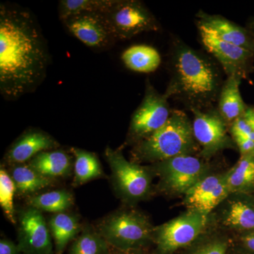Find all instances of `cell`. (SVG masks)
<instances>
[{
  "label": "cell",
  "instance_id": "obj_21",
  "mask_svg": "<svg viewBox=\"0 0 254 254\" xmlns=\"http://www.w3.org/2000/svg\"><path fill=\"white\" fill-rule=\"evenodd\" d=\"M73 158V185L79 186L103 176L101 164L95 153L78 148H71Z\"/></svg>",
  "mask_w": 254,
  "mask_h": 254
},
{
  "label": "cell",
  "instance_id": "obj_32",
  "mask_svg": "<svg viewBox=\"0 0 254 254\" xmlns=\"http://www.w3.org/2000/svg\"><path fill=\"white\" fill-rule=\"evenodd\" d=\"M234 139L242 156L254 155V141L245 137H235Z\"/></svg>",
  "mask_w": 254,
  "mask_h": 254
},
{
  "label": "cell",
  "instance_id": "obj_8",
  "mask_svg": "<svg viewBox=\"0 0 254 254\" xmlns=\"http://www.w3.org/2000/svg\"><path fill=\"white\" fill-rule=\"evenodd\" d=\"M207 223L206 214L191 210L155 230L157 254H173L191 245Z\"/></svg>",
  "mask_w": 254,
  "mask_h": 254
},
{
  "label": "cell",
  "instance_id": "obj_23",
  "mask_svg": "<svg viewBox=\"0 0 254 254\" xmlns=\"http://www.w3.org/2000/svg\"><path fill=\"white\" fill-rule=\"evenodd\" d=\"M111 247L101 235L86 227L73 241L68 254H110Z\"/></svg>",
  "mask_w": 254,
  "mask_h": 254
},
{
  "label": "cell",
  "instance_id": "obj_4",
  "mask_svg": "<svg viewBox=\"0 0 254 254\" xmlns=\"http://www.w3.org/2000/svg\"><path fill=\"white\" fill-rule=\"evenodd\" d=\"M98 231L110 247L118 250H145L154 242L155 230L149 220L133 210L110 214L100 222Z\"/></svg>",
  "mask_w": 254,
  "mask_h": 254
},
{
  "label": "cell",
  "instance_id": "obj_18",
  "mask_svg": "<svg viewBox=\"0 0 254 254\" xmlns=\"http://www.w3.org/2000/svg\"><path fill=\"white\" fill-rule=\"evenodd\" d=\"M48 227L56 254H63L68 244L76 238L82 230L77 217L66 212L52 215Z\"/></svg>",
  "mask_w": 254,
  "mask_h": 254
},
{
  "label": "cell",
  "instance_id": "obj_28",
  "mask_svg": "<svg viewBox=\"0 0 254 254\" xmlns=\"http://www.w3.org/2000/svg\"><path fill=\"white\" fill-rule=\"evenodd\" d=\"M16 186L8 172L2 167L0 170V205L6 218L13 224H16L14 205Z\"/></svg>",
  "mask_w": 254,
  "mask_h": 254
},
{
  "label": "cell",
  "instance_id": "obj_30",
  "mask_svg": "<svg viewBox=\"0 0 254 254\" xmlns=\"http://www.w3.org/2000/svg\"><path fill=\"white\" fill-rule=\"evenodd\" d=\"M228 248L226 240L214 239L195 246L189 254H227Z\"/></svg>",
  "mask_w": 254,
  "mask_h": 254
},
{
  "label": "cell",
  "instance_id": "obj_34",
  "mask_svg": "<svg viewBox=\"0 0 254 254\" xmlns=\"http://www.w3.org/2000/svg\"><path fill=\"white\" fill-rule=\"evenodd\" d=\"M241 240L245 250L250 254H254V232L242 237Z\"/></svg>",
  "mask_w": 254,
  "mask_h": 254
},
{
  "label": "cell",
  "instance_id": "obj_9",
  "mask_svg": "<svg viewBox=\"0 0 254 254\" xmlns=\"http://www.w3.org/2000/svg\"><path fill=\"white\" fill-rule=\"evenodd\" d=\"M200 41L209 55L221 66L226 77L248 79L254 70V53L219 39L203 26L196 25Z\"/></svg>",
  "mask_w": 254,
  "mask_h": 254
},
{
  "label": "cell",
  "instance_id": "obj_5",
  "mask_svg": "<svg viewBox=\"0 0 254 254\" xmlns=\"http://www.w3.org/2000/svg\"><path fill=\"white\" fill-rule=\"evenodd\" d=\"M168 100L166 95L159 93L147 78L144 96L132 115L126 143L136 144L165 125L173 110Z\"/></svg>",
  "mask_w": 254,
  "mask_h": 254
},
{
  "label": "cell",
  "instance_id": "obj_12",
  "mask_svg": "<svg viewBox=\"0 0 254 254\" xmlns=\"http://www.w3.org/2000/svg\"><path fill=\"white\" fill-rule=\"evenodd\" d=\"M63 23L73 36L92 50L110 49L118 41L105 14L82 13Z\"/></svg>",
  "mask_w": 254,
  "mask_h": 254
},
{
  "label": "cell",
  "instance_id": "obj_37",
  "mask_svg": "<svg viewBox=\"0 0 254 254\" xmlns=\"http://www.w3.org/2000/svg\"><path fill=\"white\" fill-rule=\"evenodd\" d=\"M247 28L250 30V31L252 33V36H253L254 38V19L252 20V21L247 24Z\"/></svg>",
  "mask_w": 254,
  "mask_h": 254
},
{
  "label": "cell",
  "instance_id": "obj_2",
  "mask_svg": "<svg viewBox=\"0 0 254 254\" xmlns=\"http://www.w3.org/2000/svg\"><path fill=\"white\" fill-rule=\"evenodd\" d=\"M168 65L170 79L164 93L169 99L181 102L190 111L217 108L226 78L221 66L211 55L193 49L173 36Z\"/></svg>",
  "mask_w": 254,
  "mask_h": 254
},
{
  "label": "cell",
  "instance_id": "obj_26",
  "mask_svg": "<svg viewBox=\"0 0 254 254\" xmlns=\"http://www.w3.org/2000/svg\"><path fill=\"white\" fill-rule=\"evenodd\" d=\"M225 222L239 230H254V209L243 202H233L225 213Z\"/></svg>",
  "mask_w": 254,
  "mask_h": 254
},
{
  "label": "cell",
  "instance_id": "obj_31",
  "mask_svg": "<svg viewBox=\"0 0 254 254\" xmlns=\"http://www.w3.org/2000/svg\"><path fill=\"white\" fill-rule=\"evenodd\" d=\"M230 128H231L232 134L234 138L235 137H245V138H250L252 141H254L253 129L244 115L237 119L232 124Z\"/></svg>",
  "mask_w": 254,
  "mask_h": 254
},
{
  "label": "cell",
  "instance_id": "obj_22",
  "mask_svg": "<svg viewBox=\"0 0 254 254\" xmlns=\"http://www.w3.org/2000/svg\"><path fill=\"white\" fill-rule=\"evenodd\" d=\"M28 205L41 212L59 213L66 212L73 204V196L66 190L46 192L28 199Z\"/></svg>",
  "mask_w": 254,
  "mask_h": 254
},
{
  "label": "cell",
  "instance_id": "obj_3",
  "mask_svg": "<svg viewBox=\"0 0 254 254\" xmlns=\"http://www.w3.org/2000/svg\"><path fill=\"white\" fill-rule=\"evenodd\" d=\"M196 144L187 114L173 110L165 125L134 144L132 156L138 162L160 163L179 155L193 154Z\"/></svg>",
  "mask_w": 254,
  "mask_h": 254
},
{
  "label": "cell",
  "instance_id": "obj_11",
  "mask_svg": "<svg viewBox=\"0 0 254 254\" xmlns=\"http://www.w3.org/2000/svg\"><path fill=\"white\" fill-rule=\"evenodd\" d=\"M195 141L201 147V155L210 158L220 150L232 148L233 142L227 134L228 125L217 108L206 110H190Z\"/></svg>",
  "mask_w": 254,
  "mask_h": 254
},
{
  "label": "cell",
  "instance_id": "obj_16",
  "mask_svg": "<svg viewBox=\"0 0 254 254\" xmlns=\"http://www.w3.org/2000/svg\"><path fill=\"white\" fill-rule=\"evenodd\" d=\"M242 81L235 76L226 77L219 96L217 109L228 126L243 116L248 108L240 91Z\"/></svg>",
  "mask_w": 254,
  "mask_h": 254
},
{
  "label": "cell",
  "instance_id": "obj_15",
  "mask_svg": "<svg viewBox=\"0 0 254 254\" xmlns=\"http://www.w3.org/2000/svg\"><path fill=\"white\" fill-rule=\"evenodd\" d=\"M195 17L196 25L206 28L219 39L254 53V38L247 27H242L220 15L208 14L202 10Z\"/></svg>",
  "mask_w": 254,
  "mask_h": 254
},
{
  "label": "cell",
  "instance_id": "obj_27",
  "mask_svg": "<svg viewBox=\"0 0 254 254\" xmlns=\"http://www.w3.org/2000/svg\"><path fill=\"white\" fill-rule=\"evenodd\" d=\"M222 179V177L218 176L204 177L187 192L185 194L187 205L191 210H199L200 205L211 194L212 192L221 182Z\"/></svg>",
  "mask_w": 254,
  "mask_h": 254
},
{
  "label": "cell",
  "instance_id": "obj_1",
  "mask_svg": "<svg viewBox=\"0 0 254 254\" xmlns=\"http://www.w3.org/2000/svg\"><path fill=\"white\" fill-rule=\"evenodd\" d=\"M50 63L48 45L31 11L0 4V93L9 101L33 93Z\"/></svg>",
  "mask_w": 254,
  "mask_h": 254
},
{
  "label": "cell",
  "instance_id": "obj_14",
  "mask_svg": "<svg viewBox=\"0 0 254 254\" xmlns=\"http://www.w3.org/2000/svg\"><path fill=\"white\" fill-rule=\"evenodd\" d=\"M59 146V143L49 133L31 128L18 137L10 146L5 160L11 166L26 164L42 152L58 149Z\"/></svg>",
  "mask_w": 254,
  "mask_h": 254
},
{
  "label": "cell",
  "instance_id": "obj_24",
  "mask_svg": "<svg viewBox=\"0 0 254 254\" xmlns=\"http://www.w3.org/2000/svg\"><path fill=\"white\" fill-rule=\"evenodd\" d=\"M117 0H60L59 18L62 22L71 16L82 13L106 14Z\"/></svg>",
  "mask_w": 254,
  "mask_h": 254
},
{
  "label": "cell",
  "instance_id": "obj_10",
  "mask_svg": "<svg viewBox=\"0 0 254 254\" xmlns=\"http://www.w3.org/2000/svg\"><path fill=\"white\" fill-rule=\"evenodd\" d=\"M164 188L175 193H185L203 180L207 165L192 154L179 155L157 163Z\"/></svg>",
  "mask_w": 254,
  "mask_h": 254
},
{
  "label": "cell",
  "instance_id": "obj_13",
  "mask_svg": "<svg viewBox=\"0 0 254 254\" xmlns=\"http://www.w3.org/2000/svg\"><path fill=\"white\" fill-rule=\"evenodd\" d=\"M18 246L22 254H56L42 212L28 207L18 214Z\"/></svg>",
  "mask_w": 254,
  "mask_h": 254
},
{
  "label": "cell",
  "instance_id": "obj_33",
  "mask_svg": "<svg viewBox=\"0 0 254 254\" xmlns=\"http://www.w3.org/2000/svg\"><path fill=\"white\" fill-rule=\"evenodd\" d=\"M0 254H22L18 245L12 241L3 239L0 242Z\"/></svg>",
  "mask_w": 254,
  "mask_h": 254
},
{
  "label": "cell",
  "instance_id": "obj_29",
  "mask_svg": "<svg viewBox=\"0 0 254 254\" xmlns=\"http://www.w3.org/2000/svg\"><path fill=\"white\" fill-rule=\"evenodd\" d=\"M230 193V190L227 186L226 176H225L222 177L221 182L212 192L211 194L209 195L208 198L203 202V204L200 205L198 211L207 215L217 205L220 204Z\"/></svg>",
  "mask_w": 254,
  "mask_h": 254
},
{
  "label": "cell",
  "instance_id": "obj_19",
  "mask_svg": "<svg viewBox=\"0 0 254 254\" xmlns=\"http://www.w3.org/2000/svg\"><path fill=\"white\" fill-rule=\"evenodd\" d=\"M125 66L131 71L151 73L158 69L162 58L158 50L146 45H137L127 48L122 55Z\"/></svg>",
  "mask_w": 254,
  "mask_h": 254
},
{
  "label": "cell",
  "instance_id": "obj_35",
  "mask_svg": "<svg viewBox=\"0 0 254 254\" xmlns=\"http://www.w3.org/2000/svg\"><path fill=\"white\" fill-rule=\"evenodd\" d=\"M110 254H148L145 250H121L111 247Z\"/></svg>",
  "mask_w": 254,
  "mask_h": 254
},
{
  "label": "cell",
  "instance_id": "obj_7",
  "mask_svg": "<svg viewBox=\"0 0 254 254\" xmlns=\"http://www.w3.org/2000/svg\"><path fill=\"white\" fill-rule=\"evenodd\" d=\"M105 156L111 169L114 187L122 198L135 201L148 195L151 178L144 168L128 161L121 149L108 146L105 148Z\"/></svg>",
  "mask_w": 254,
  "mask_h": 254
},
{
  "label": "cell",
  "instance_id": "obj_38",
  "mask_svg": "<svg viewBox=\"0 0 254 254\" xmlns=\"http://www.w3.org/2000/svg\"></svg>",
  "mask_w": 254,
  "mask_h": 254
},
{
  "label": "cell",
  "instance_id": "obj_20",
  "mask_svg": "<svg viewBox=\"0 0 254 254\" xmlns=\"http://www.w3.org/2000/svg\"><path fill=\"white\" fill-rule=\"evenodd\" d=\"M18 195H31L53 185V179L48 178L33 170L28 163L12 166L9 173Z\"/></svg>",
  "mask_w": 254,
  "mask_h": 254
},
{
  "label": "cell",
  "instance_id": "obj_17",
  "mask_svg": "<svg viewBox=\"0 0 254 254\" xmlns=\"http://www.w3.org/2000/svg\"><path fill=\"white\" fill-rule=\"evenodd\" d=\"M28 164L43 176L53 180L68 176L73 168L72 158L66 152L58 149L42 152Z\"/></svg>",
  "mask_w": 254,
  "mask_h": 254
},
{
  "label": "cell",
  "instance_id": "obj_36",
  "mask_svg": "<svg viewBox=\"0 0 254 254\" xmlns=\"http://www.w3.org/2000/svg\"><path fill=\"white\" fill-rule=\"evenodd\" d=\"M244 117L250 123L254 132V107H248L244 114Z\"/></svg>",
  "mask_w": 254,
  "mask_h": 254
},
{
  "label": "cell",
  "instance_id": "obj_25",
  "mask_svg": "<svg viewBox=\"0 0 254 254\" xmlns=\"http://www.w3.org/2000/svg\"><path fill=\"white\" fill-rule=\"evenodd\" d=\"M230 192L242 190L254 184V155H244L226 175Z\"/></svg>",
  "mask_w": 254,
  "mask_h": 254
},
{
  "label": "cell",
  "instance_id": "obj_6",
  "mask_svg": "<svg viewBox=\"0 0 254 254\" xmlns=\"http://www.w3.org/2000/svg\"><path fill=\"white\" fill-rule=\"evenodd\" d=\"M105 14L118 41L129 40L145 32L161 30L153 13L138 0H117Z\"/></svg>",
  "mask_w": 254,
  "mask_h": 254
}]
</instances>
